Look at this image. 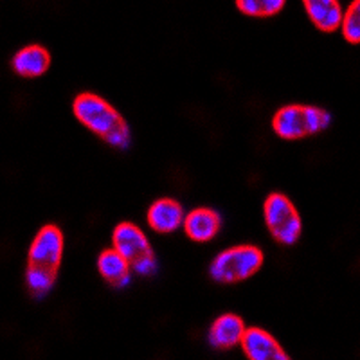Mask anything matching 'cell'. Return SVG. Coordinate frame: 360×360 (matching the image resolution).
Listing matches in <instances>:
<instances>
[{"instance_id": "obj_15", "label": "cell", "mask_w": 360, "mask_h": 360, "mask_svg": "<svg viewBox=\"0 0 360 360\" xmlns=\"http://www.w3.org/2000/svg\"><path fill=\"white\" fill-rule=\"evenodd\" d=\"M342 37L349 44H360V0H353L342 15Z\"/></svg>"}, {"instance_id": "obj_7", "label": "cell", "mask_w": 360, "mask_h": 360, "mask_svg": "<svg viewBox=\"0 0 360 360\" xmlns=\"http://www.w3.org/2000/svg\"><path fill=\"white\" fill-rule=\"evenodd\" d=\"M242 349L252 360H287L288 355L281 349L274 337H270L265 330L250 328L245 330L242 339Z\"/></svg>"}, {"instance_id": "obj_2", "label": "cell", "mask_w": 360, "mask_h": 360, "mask_svg": "<svg viewBox=\"0 0 360 360\" xmlns=\"http://www.w3.org/2000/svg\"><path fill=\"white\" fill-rule=\"evenodd\" d=\"M72 108L79 123L85 124L90 131H94L112 148L115 150L130 148V127L123 115L114 110L105 99L92 92H83L74 99Z\"/></svg>"}, {"instance_id": "obj_5", "label": "cell", "mask_w": 360, "mask_h": 360, "mask_svg": "<svg viewBox=\"0 0 360 360\" xmlns=\"http://www.w3.org/2000/svg\"><path fill=\"white\" fill-rule=\"evenodd\" d=\"M263 265V252L254 245H240L220 252L211 263L209 274L217 283H238L249 279Z\"/></svg>"}, {"instance_id": "obj_9", "label": "cell", "mask_w": 360, "mask_h": 360, "mask_svg": "<svg viewBox=\"0 0 360 360\" xmlns=\"http://www.w3.org/2000/svg\"><path fill=\"white\" fill-rule=\"evenodd\" d=\"M11 65L22 78H38L49 69L51 54L41 45H27L13 56Z\"/></svg>"}, {"instance_id": "obj_3", "label": "cell", "mask_w": 360, "mask_h": 360, "mask_svg": "<svg viewBox=\"0 0 360 360\" xmlns=\"http://www.w3.org/2000/svg\"><path fill=\"white\" fill-rule=\"evenodd\" d=\"M332 124V114L310 105H288L278 110L272 119L274 131L283 139L295 141L321 134Z\"/></svg>"}, {"instance_id": "obj_8", "label": "cell", "mask_w": 360, "mask_h": 360, "mask_svg": "<svg viewBox=\"0 0 360 360\" xmlns=\"http://www.w3.org/2000/svg\"><path fill=\"white\" fill-rule=\"evenodd\" d=\"M245 324L234 314H225L218 317L209 330V342L217 349H233L242 344Z\"/></svg>"}, {"instance_id": "obj_14", "label": "cell", "mask_w": 360, "mask_h": 360, "mask_svg": "<svg viewBox=\"0 0 360 360\" xmlns=\"http://www.w3.org/2000/svg\"><path fill=\"white\" fill-rule=\"evenodd\" d=\"M285 2L287 0H236V6L243 15H249V17L256 18H266L278 15L285 8Z\"/></svg>"}, {"instance_id": "obj_10", "label": "cell", "mask_w": 360, "mask_h": 360, "mask_svg": "<svg viewBox=\"0 0 360 360\" xmlns=\"http://www.w3.org/2000/svg\"><path fill=\"white\" fill-rule=\"evenodd\" d=\"M220 214L213 209L200 207L195 209L188 217L184 218V231L188 238H191L193 242L204 243L213 240L220 231Z\"/></svg>"}, {"instance_id": "obj_6", "label": "cell", "mask_w": 360, "mask_h": 360, "mask_svg": "<svg viewBox=\"0 0 360 360\" xmlns=\"http://www.w3.org/2000/svg\"><path fill=\"white\" fill-rule=\"evenodd\" d=\"M265 221L270 234L276 242L283 245H294L301 238V217L297 209L294 207L290 200L281 193H272L265 200Z\"/></svg>"}, {"instance_id": "obj_1", "label": "cell", "mask_w": 360, "mask_h": 360, "mask_svg": "<svg viewBox=\"0 0 360 360\" xmlns=\"http://www.w3.org/2000/svg\"><path fill=\"white\" fill-rule=\"evenodd\" d=\"M63 236L56 225H45L34 236L29 249L25 285L31 297L44 299L56 281L58 269L62 263Z\"/></svg>"}, {"instance_id": "obj_4", "label": "cell", "mask_w": 360, "mask_h": 360, "mask_svg": "<svg viewBox=\"0 0 360 360\" xmlns=\"http://www.w3.org/2000/svg\"><path fill=\"white\" fill-rule=\"evenodd\" d=\"M114 249L128 262L130 269L139 276H152L157 270V258L143 231L130 221L119 224L112 234Z\"/></svg>"}, {"instance_id": "obj_13", "label": "cell", "mask_w": 360, "mask_h": 360, "mask_svg": "<svg viewBox=\"0 0 360 360\" xmlns=\"http://www.w3.org/2000/svg\"><path fill=\"white\" fill-rule=\"evenodd\" d=\"M98 269L112 288H124L130 285V265L115 249L103 250L98 258Z\"/></svg>"}, {"instance_id": "obj_12", "label": "cell", "mask_w": 360, "mask_h": 360, "mask_svg": "<svg viewBox=\"0 0 360 360\" xmlns=\"http://www.w3.org/2000/svg\"><path fill=\"white\" fill-rule=\"evenodd\" d=\"M308 17L324 33H333L342 24V8L339 0H303Z\"/></svg>"}, {"instance_id": "obj_11", "label": "cell", "mask_w": 360, "mask_h": 360, "mask_svg": "<svg viewBox=\"0 0 360 360\" xmlns=\"http://www.w3.org/2000/svg\"><path fill=\"white\" fill-rule=\"evenodd\" d=\"M184 209L172 198L153 202L148 209V224L157 233H173L184 224Z\"/></svg>"}]
</instances>
